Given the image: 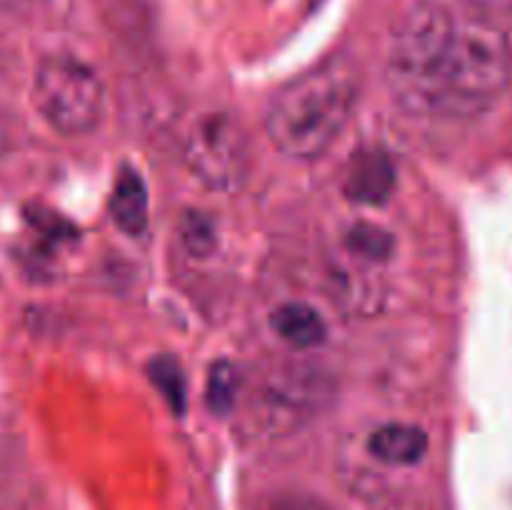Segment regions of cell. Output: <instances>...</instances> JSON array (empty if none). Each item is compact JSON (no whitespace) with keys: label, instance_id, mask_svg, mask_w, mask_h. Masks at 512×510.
<instances>
[{"label":"cell","instance_id":"cell-17","mask_svg":"<svg viewBox=\"0 0 512 510\" xmlns=\"http://www.w3.org/2000/svg\"><path fill=\"white\" fill-rule=\"evenodd\" d=\"M10 145H13V125H10V118L8 113H5V108L0 105V160L8 155Z\"/></svg>","mask_w":512,"mask_h":510},{"label":"cell","instance_id":"cell-15","mask_svg":"<svg viewBox=\"0 0 512 510\" xmlns=\"http://www.w3.org/2000/svg\"><path fill=\"white\" fill-rule=\"evenodd\" d=\"M465 3L473 10V15L495 20L500 25H503L505 18L512 15V0H465Z\"/></svg>","mask_w":512,"mask_h":510},{"label":"cell","instance_id":"cell-18","mask_svg":"<svg viewBox=\"0 0 512 510\" xmlns=\"http://www.w3.org/2000/svg\"><path fill=\"white\" fill-rule=\"evenodd\" d=\"M43 0H0V5L3 8H10V10H25V8H33V5H40Z\"/></svg>","mask_w":512,"mask_h":510},{"label":"cell","instance_id":"cell-4","mask_svg":"<svg viewBox=\"0 0 512 510\" xmlns=\"http://www.w3.org/2000/svg\"><path fill=\"white\" fill-rule=\"evenodd\" d=\"M243 395V428L253 438H283L323 413L333 380L310 363H278L255 378Z\"/></svg>","mask_w":512,"mask_h":510},{"label":"cell","instance_id":"cell-13","mask_svg":"<svg viewBox=\"0 0 512 510\" xmlns=\"http://www.w3.org/2000/svg\"><path fill=\"white\" fill-rule=\"evenodd\" d=\"M240 398V383L238 373L230 363H218L210 370L208 378V390H205V400H208V408L215 415H228L230 410H235Z\"/></svg>","mask_w":512,"mask_h":510},{"label":"cell","instance_id":"cell-8","mask_svg":"<svg viewBox=\"0 0 512 510\" xmlns=\"http://www.w3.org/2000/svg\"><path fill=\"white\" fill-rule=\"evenodd\" d=\"M428 445V433L410 423H385L368 438L370 455L380 463L398 465V468L420 463L428 453Z\"/></svg>","mask_w":512,"mask_h":510},{"label":"cell","instance_id":"cell-2","mask_svg":"<svg viewBox=\"0 0 512 510\" xmlns=\"http://www.w3.org/2000/svg\"><path fill=\"white\" fill-rule=\"evenodd\" d=\"M455 23L453 13L438 0H415L393 25L385 80L393 98L408 113L438 115Z\"/></svg>","mask_w":512,"mask_h":510},{"label":"cell","instance_id":"cell-5","mask_svg":"<svg viewBox=\"0 0 512 510\" xmlns=\"http://www.w3.org/2000/svg\"><path fill=\"white\" fill-rule=\"evenodd\" d=\"M105 83L93 65L75 55H48L33 78V105L40 118L65 138L88 135L103 123Z\"/></svg>","mask_w":512,"mask_h":510},{"label":"cell","instance_id":"cell-9","mask_svg":"<svg viewBox=\"0 0 512 510\" xmlns=\"http://www.w3.org/2000/svg\"><path fill=\"white\" fill-rule=\"evenodd\" d=\"M110 213H113L115 225L128 235H140L148 228V188H145L143 175L130 165H123L118 178H115Z\"/></svg>","mask_w":512,"mask_h":510},{"label":"cell","instance_id":"cell-11","mask_svg":"<svg viewBox=\"0 0 512 510\" xmlns=\"http://www.w3.org/2000/svg\"><path fill=\"white\" fill-rule=\"evenodd\" d=\"M345 248L353 258L370 260V263H380L388 260L395 248V240L388 230L373 223H355L353 228L345 233Z\"/></svg>","mask_w":512,"mask_h":510},{"label":"cell","instance_id":"cell-14","mask_svg":"<svg viewBox=\"0 0 512 510\" xmlns=\"http://www.w3.org/2000/svg\"><path fill=\"white\" fill-rule=\"evenodd\" d=\"M150 380H153L155 388L165 395V400L170 403V408L183 413L185 408V378L180 365L173 358H158L150 365Z\"/></svg>","mask_w":512,"mask_h":510},{"label":"cell","instance_id":"cell-1","mask_svg":"<svg viewBox=\"0 0 512 510\" xmlns=\"http://www.w3.org/2000/svg\"><path fill=\"white\" fill-rule=\"evenodd\" d=\"M360 100V75L345 58H333L275 93L265 133L283 155L315 160L340 138Z\"/></svg>","mask_w":512,"mask_h":510},{"label":"cell","instance_id":"cell-10","mask_svg":"<svg viewBox=\"0 0 512 510\" xmlns=\"http://www.w3.org/2000/svg\"><path fill=\"white\" fill-rule=\"evenodd\" d=\"M273 330L295 350H310L325 340V320L305 303H285L273 313Z\"/></svg>","mask_w":512,"mask_h":510},{"label":"cell","instance_id":"cell-7","mask_svg":"<svg viewBox=\"0 0 512 510\" xmlns=\"http://www.w3.org/2000/svg\"><path fill=\"white\" fill-rule=\"evenodd\" d=\"M398 175L383 148H363L348 160L343 173V193L358 205H383L393 195Z\"/></svg>","mask_w":512,"mask_h":510},{"label":"cell","instance_id":"cell-12","mask_svg":"<svg viewBox=\"0 0 512 510\" xmlns=\"http://www.w3.org/2000/svg\"><path fill=\"white\" fill-rule=\"evenodd\" d=\"M180 243L193 258H208L218 245V230L215 220L203 210H185L178 225Z\"/></svg>","mask_w":512,"mask_h":510},{"label":"cell","instance_id":"cell-3","mask_svg":"<svg viewBox=\"0 0 512 510\" xmlns=\"http://www.w3.org/2000/svg\"><path fill=\"white\" fill-rule=\"evenodd\" d=\"M512 75V50L503 25L470 15L455 23L438 115L473 118L505 93Z\"/></svg>","mask_w":512,"mask_h":510},{"label":"cell","instance_id":"cell-6","mask_svg":"<svg viewBox=\"0 0 512 510\" xmlns=\"http://www.w3.org/2000/svg\"><path fill=\"white\" fill-rule=\"evenodd\" d=\"M178 153L190 175L218 193L243 188L253 170L248 130L228 110L195 113L180 130Z\"/></svg>","mask_w":512,"mask_h":510},{"label":"cell","instance_id":"cell-16","mask_svg":"<svg viewBox=\"0 0 512 510\" xmlns=\"http://www.w3.org/2000/svg\"><path fill=\"white\" fill-rule=\"evenodd\" d=\"M270 510H330L328 505L320 500L308 498V495H285V498L275 500Z\"/></svg>","mask_w":512,"mask_h":510}]
</instances>
